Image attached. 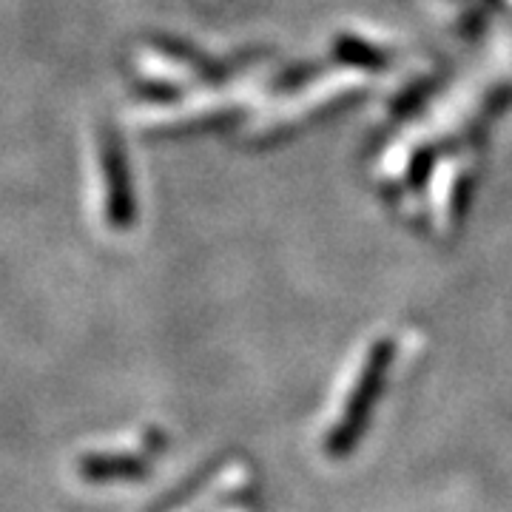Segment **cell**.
<instances>
[{"label": "cell", "instance_id": "1", "mask_svg": "<svg viewBox=\"0 0 512 512\" xmlns=\"http://www.w3.org/2000/svg\"><path fill=\"white\" fill-rule=\"evenodd\" d=\"M393 362V345L390 342H379L376 348L370 350L365 367L359 373V379L350 390V399L345 404V413L339 416L336 427L330 430L328 436V453L330 456L342 458L348 456L350 450L359 444L362 433L367 430V421L373 416L376 404H379V393H382L384 376L390 370Z\"/></svg>", "mask_w": 512, "mask_h": 512}, {"label": "cell", "instance_id": "2", "mask_svg": "<svg viewBox=\"0 0 512 512\" xmlns=\"http://www.w3.org/2000/svg\"><path fill=\"white\" fill-rule=\"evenodd\" d=\"M77 473L86 481H137L151 473V464L143 456H126V453H94L83 456L77 464Z\"/></svg>", "mask_w": 512, "mask_h": 512}]
</instances>
